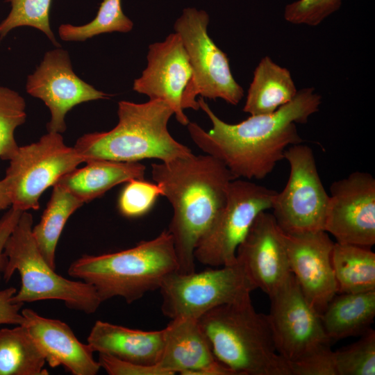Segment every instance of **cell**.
Wrapping results in <instances>:
<instances>
[{
  "instance_id": "obj_29",
  "label": "cell",
  "mask_w": 375,
  "mask_h": 375,
  "mask_svg": "<svg viewBox=\"0 0 375 375\" xmlns=\"http://www.w3.org/2000/svg\"><path fill=\"white\" fill-rule=\"evenodd\" d=\"M26 101L16 91L0 86V158L8 160L18 148L17 127L26 122Z\"/></svg>"
},
{
  "instance_id": "obj_12",
  "label": "cell",
  "mask_w": 375,
  "mask_h": 375,
  "mask_svg": "<svg viewBox=\"0 0 375 375\" xmlns=\"http://www.w3.org/2000/svg\"><path fill=\"white\" fill-rule=\"evenodd\" d=\"M269 299L267 317L274 341L287 363L330 344L320 315L307 300L293 274Z\"/></svg>"
},
{
  "instance_id": "obj_33",
  "label": "cell",
  "mask_w": 375,
  "mask_h": 375,
  "mask_svg": "<svg viewBox=\"0 0 375 375\" xmlns=\"http://www.w3.org/2000/svg\"><path fill=\"white\" fill-rule=\"evenodd\" d=\"M288 365L290 375H338L330 344H324Z\"/></svg>"
},
{
  "instance_id": "obj_23",
  "label": "cell",
  "mask_w": 375,
  "mask_h": 375,
  "mask_svg": "<svg viewBox=\"0 0 375 375\" xmlns=\"http://www.w3.org/2000/svg\"><path fill=\"white\" fill-rule=\"evenodd\" d=\"M297 92L290 71L265 56L255 69L243 111L251 115L274 112Z\"/></svg>"
},
{
  "instance_id": "obj_10",
  "label": "cell",
  "mask_w": 375,
  "mask_h": 375,
  "mask_svg": "<svg viewBox=\"0 0 375 375\" xmlns=\"http://www.w3.org/2000/svg\"><path fill=\"white\" fill-rule=\"evenodd\" d=\"M161 310L171 319L199 318L222 304L240 300L254 290L241 265L234 264L189 274L167 275L160 288Z\"/></svg>"
},
{
  "instance_id": "obj_20",
  "label": "cell",
  "mask_w": 375,
  "mask_h": 375,
  "mask_svg": "<svg viewBox=\"0 0 375 375\" xmlns=\"http://www.w3.org/2000/svg\"><path fill=\"white\" fill-rule=\"evenodd\" d=\"M165 329L142 331L97 320L88 337L94 352L145 366L158 365Z\"/></svg>"
},
{
  "instance_id": "obj_17",
  "label": "cell",
  "mask_w": 375,
  "mask_h": 375,
  "mask_svg": "<svg viewBox=\"0 0 375 375\" xmlns=\"http://www.w3.org/2000/svg\"><path fill=\"white\" fill-rule=\"evenodd\" d=\"M284 238L291 272L320 315L338 293L331 261L335 242L324 231L299 235L284 233Z\"/></svg>"
},
{
  "instance_id": "obj_1",
  "label": "cell",
  "mask_w": 375,
  "mask_h": 375,
  "mask_svg": "<svg viewBox=\"0 0 375 375\" xmlns=\"http://www.w3.org/2000/svg\"><path fill=\"white\" fill-rule=\"evenodd\" d=\"M197 101L212 127L206 131L190 122L186 126L194 144L206 154L220 160L235 179L260 180L284 159L290 146L303 142L296 125L305 124L318 111L321 96L312 88H303L275 112L251 115L233 124L219 119L203 97Z\"/></svg>"
},
{
  "instance_id": "obj_5",
  "label": "cell",
  "mask_w": 375,
  "mask_h": 375,
  "mask_svg": "<svg viewBox=\"0 0 375 375\" xmlns=\"http://www.w3.org/2000/svg\"><path fill=\"white\" fill-rule=\"evenodd\" d=\"M174 111L162 100L136 103H118V123L106 132L86 133L74 148L84 158L135 162L144 159L167 162L192 153L191 149L176 141L167 124Z\"/></svg>"
},
{
  "instance_id": "obj_25",
  "label": "cell",
  "mask_w": 375,
  "mask_h": 375,
  "mask_svg": "<svg viewBox=\"0 0 375 375\" xmlns=\"http://www.w3.org/2000/svg\"><path fill=\"white\" fill-rule=\"evenodd\" d=\"M51 198L39 223L32 228L34 240L44 258L56 268V246L65 225L84 203L60 184L53 186Z\"/></svg>"
},
{
  "instance_id": "obj_14",
  "label": "cell",
  "mask_w": 375,
  "mask_h": 375,
  "mask_svg": "<svg viewBox=\"0 0 375 375\" xmlns=\"http://www.w3.org/2000/svg\"><path fill=\"white\" fill-rule=\"evenodd\" d=\"M26 90L49 109L48 132L59 133L65 131V116L74 106L109 98V94L81 79L73 71L67 51L58 47L45 53L40 65L28 76Z\"/></svg>"
},
{
  "instance_id": "obj_27",
  "label": "cell",
  "mask_w": 375,
  "mask_h": 375,
  "mask_svg": "<svg viewBox=\"0 0 375 375\" xmlns=\"http://www.w3.org/2000/svg\"><path fill=\"white\" fill-rule=\"evenodd\" d=\"M133 27V22L123 12L122 0H103L90 22L81 26L61 24L58 33L62 40L83 42L102 33H127Z\"/></svg>"
},
{
  "instance_id": "obj_37",
  "label": "cell",
  "mask_w": 375,
  "mask_h": 375,
  "mask_svg": "<svg viewBox=\"0 0 375 375\" xmlns=\"http://www.w3.org/2000/svg\"><path fill=\"white\" fill-rule=\"evenodd\" d=\"M9 206H11L9 182L7 178L4 177L0 181V210Z\"/></svg>"
},
{
  "instance_id": "obj_34",
  "label": "cell",
  "mask_w": 375,
  "mask_h": 375,
  "mask_svg": "<svg viewBox=\"0 0 375 375\" xmlns=\"http://www.w3.org/2000/svg\"><path fill=\"white\" fill-rule=\"evenodd\" d=\"M98 361L101 368L110 375H168L158 365H142L104 353H99Z\"/></svg>"
},
{
  "instance_id": "obj_24",
  "label": "cell",
  "mask_w": 375,
  "mask_h": 375,
  "mask_svg": "<svg viewBox=\"0 0 375 375\" xmlns=\"http://www.w3.org/2000/svg\"><path fill=\"white\" fill-rule=\"evenodd\" d=\"M331 261L338 293L375 290V253L370 248L335 242Z\"/></svg>"
},
{
  "instance_id": "obj_6",
  "label": "cell",
  "mask_w": 375,
  "mask_h": 375,
  "mask_svg": "<svg viewBox=\"0 0 375 375\" xmlns=\"http://www.w3.org/2000/svg\"><path fill=\"white\" fill-rule=\"evenodd\" d=\"M31 213L23 211L4 249L3 278L7 282L17 271L21 278L14 303L60 300L70 309L86 314L97 310L102 303L95 288L83 281L66 278L55 272L41 254L32 234Z\"/></svg>"
},
{
  "instance_id": "obj_13",
  "label": "cell",
  "mask_w": 375,
  "mask_h": 375,
  "mask_svg": "<svg viewBox=\"0 0 375 375\" xmlns=\"http://www.w3.org/2000/svg\"><path fill=\"white\" fill-rule=\"evenodd\" d=\"M324 231L336 242L370 248L375 244V179L356 171L330 188Z\"/></svg>"
},
{
  "instance_id": "obj_32",
  "label": "cell",
  "mask_w": 375,
  "mask_h": 375,
  "mask_svg": "<svg viewBox=\"0 0 375 375\" xmlns=\"http://www.w3.org/2000/svg\"><path fill=\"white\" fill-rule=\"evenodd\" d=\"M341 3L342 0H299L286 6L284 17L292 24L317 26Z\"/></svg>"
},
{
  "instance_id": "obj_21",
  "label": "cell",
  "mask_w": 375,
  "mask_h": 375,
  "mask_svg": "<svg viewBox=\"0 0 375 375\" xmlns=\"http://www.w3.org/2000/svg\"><path fill=\"white\" fill-rule=\"evenodd\" d=\"M82 168H76L62 176L61 185L83 203L104 194L114 186L133 178L143 179L146 167L135 162L92 160Z\"/></svg>"
},
{
  "instance_id": "obj_11",
  "label": "cell",
  "mask_w": 375,
  "mask_h": 375,
  "mask_svg": "<svg viewBox=\"0 0 375 375\" xmlns=\"http://www.w3.org/2000/svg\"><path fill=\"white\" fill-rule=\"evenodd\" d=\"M284 159L290 165V175L272 207L278 226L290 235L324 231L329 196L320 179L312 149L301 143L290 146Z\"/></svg>"
},
{
  "instance_id": "obj_36",
  "label": "cell",
  "mask_w": 375,
  "mask_h": 375,
  "mask_svg": "<svg viewBox=\"0 0 375 375\" xmlns=\"http://www.w3.org/2000/svg\"><path fill=\"white\" fill-rule=\"evenodd\" d=\"M22 212L11 206L0 218V280L6 263L5 246Z\"/></svg>"
},
{
  "instance_id": "obj_19",
  "label": "cell",
  "mask_w": 375,
  "mask_h": 375,
  "mask_svg": "<svg viewBox=\"0 0 375 375\" xmlns=\"http://www.w3.org/2000/svg\"><path fill=\"white\" fill-rule=\"evenodd\" d=\"M23 325L53 368L62 367L73 375H95L101 366L90 346L80 342L65 322L44 317L30 308L21 311Z\"/></svg>"
},
{
  "instance_id": "obj_31",
  "label": "cell",
  "mask_w": 375,
  "mask_h": 375,
  "mask_svg": "<svg viewBox=\"0 0 375 375\" xmlns=\"http://www.w3.org/2000/svg\"><path fill=\"white\" fill-rule=\"evenodd\" d=\"M162 196L160 188L144 178H133L126 182L118 199L120 214L128 218H136L147 214Z\"/></svg>"
},
{
  "instance_id": "obj_22",
  "label": "cell",
  "mask_w": 375,
  "mask_h": 375,
  "mask_svg": "<svg viewBox=\"0 0 375 375\" xmlns=\"http://www.w3.org/2000/svg\"><path fill=\"white\" fill-rule=\"evenodd\" d=\"M375 316V290L335 295L320 314L329 341L362 335Z\"/></svg>"
},
{
  "instance_id": "obj_26",
  "label": "cell",
  "mask_w": 375,
  "mask_h": 375,
  "mask_svg": "<svg viewBox=\"0 0 375 375\" xmlns=\"http://www.w3.org/2000/svg\"><path fill=\"white\" fill-rule=\"evenodd\" d=\"M45 362L23 325L0 329V375H47Z\"/></svg>"
},
{
  "instance_id": "obj_16",
  "label": "cell",
  "mask_w": 375,
  "mask_h": 375,
  "mask_svg": "<svg viewBox=\"0 0 375 375\" xmlns=\"http://www.w3.org/2000/svg\"><path fill=\"white\" fill-rule=\"evenodd\" d=\"M147 65L136 78L133 89L138 93L167 103L176 120L187 126L190 121L182 108V98L189 84L192 69L180 35L169 34L162 42L149 47Z\"/></svg>"
},
{
  "instance_id": "obj_28",
  "label": "cell",
  "mask_w": 375,
  "mask_h": 375,
  "mask_svg": "<svg viewBox=\"0 0 375 375\" xmlns=\"http://www.w3.org/2000/svg\"><path fill=\"white\" fill-rule=\"evenodd\" d=\"M11 9L0 23V40L11 30L20 26L33 27L43 32L56 47L60 44L50 27L49 14L52 0H6Z\"/></svg>"
},
{
  "instance_id": "obj_15",
  "label": "cell",
  "mask_w": 375,
  "mask_h": 375,
  "mask_svg": "<svg viewBox=\"0 0 375 375\" xmlns=\"http://www.w3.org/2000/svg\"><path fill=\"white\" fill-rule=\"evenodd\" d=\"M241 265L254 289L269 297L292 275L287 256L284 233L272 214L260 212L236 251Z\"/></svg>"
},
{
  "instance_id": "obj_8",
  "label": "cell",
  "mask_w": 375,
  "mask_h": 375,
  "mask_svg": "<svg viewBox=\"0 0 375 375\" xmlns=\"http://www.w3.org/2000/svg\"><path fill=\"white\" fill-rule=\"evenodd\" d=\"M276 193L249 180H233L225 205L197 244L195 260L211 267L234 264L239 244L257 216L272 209Z\"/></svg>"
},
{
  "instance_id": "obj_3",
  "label": "cell",
  "mask_w": 375,
  "mask_h": 375,
  "mask_svg": "<svg viewBox=\"0 0 375 375\" xmlns=\"http://www.w3.org/2000/svg\"><path fill=\"white\" fill-rule=\"evenodd\" d=\"M197 321L217 360L235 375H290L267 315L255 310L250 295L217 306Z\"/></svg>"
},
{
  "instance_id": "obj_30",
  "label": "cell",
  "mask_w": 375,
  "mask_h": 375,
  "mask_svg": "<svg viewBox=\"0 0 375 375\" xmlns=\"http://www.w3.org/2000/svg\"><path fill=\"white\" fill-rule=\"evenodd\" d=\"M338 375L375 374V331L369 328L356 342L334 351Z\"/></svg>"
},
{
  "instance_id": "obj_4",
  "label": "cell",
  "mask_w": 375,
  "mask_h": 375,
  "mask_svg": "<svg viewBox=\"0 0 375 375\" xmlns=\"http://www.w3.org/2000/svg\"><path fill=\"white\" fill-rule=\"evenodd\" d=\"M178 269L173 238L166 230L130 249L83 255L71 263L68 274L92 285L102 302L120 297L131 303L159 290L164 278Z\"/></svg>"
},
{
  "instance_id": "obj_2",
  "label": "cell",
  "mask_w": 375,
  "mask_h": 375,
  "mask_svg": "<svg viewBox=\"0 0 375 375\" xmlns=\"http://www.w3.org/2000/svg\"><path fill=\"white\" fill-rule=\"evenodd\" d=\"M153 181L173 208L169 232L178 272H195L194 249L223 208L230 183L235 179L218 159L192 153L151 164Z\"/></svg>"
},
{
  "instance_id": "obj_35",
  "label": "cell",
  "mask_w": 375,
  "mask_h": 375,
  "mask_svg": "<svg viewBox=\"0 0 375 375\" xmlns=\"http://www.w3.org/2000/svg\"><path fill=\"white\" fill-rule=\"evenodd\" d=\"M17 289L10 287L0 291V325H20L23 322V316L20 312L23 303H14L12 297Z\"/></svg>"
},
{
  "instance_id": "obj_18",
  "label": "cell",
  "mask_w": 375,
  "mask_h": 375,
  "mask_svg": "<svg viewBox=\"0 0 375 375\" xmlns=\"http://www.w3.org/2000/svg\"><path fill=\"white\" fill-rule=\"evenodd\" d=\"M165 329L158 366L168 375H235L217 360L197 319H172Z\"/></svg>"
},
{
  "instance_id": "obj_7",
  "label": "cell",
  "mask_w": 375,
  "mask_h": 375,
  "mask_svg": "<svg viewBox=\"0 0 375 375\" xmlns=\"http://www.w3.org/2000/svg\"><path fill=\"white\" fill-rule=\"evenodd\" d=\"M209 16L203 10L186 8L174 28L183 42L192 69V76L182 98L183 109L199 110L197 96L222 99L238 105L244 96L242 88L231 72L229 61L209 36Z\"/></svg>"
},
{
  "instance_id": "obj_9",
  "label": "cell",
  "mask_w": 375,
  "mask_h": 375,
  "mask_svg": "<svg viewBox=\"0 0 375 375\" xmlns=\"http://www.w3.org/2000/svg\"><path fill=\"white\" fill-rule=\"evenodd\" d=\"M8 161L5 177L9 182L11 206L21 211L38 210L44 190L85 162L76 149L66 145L61 134L56 132L18 147Z\"/></svg>"
}]
</instances>
